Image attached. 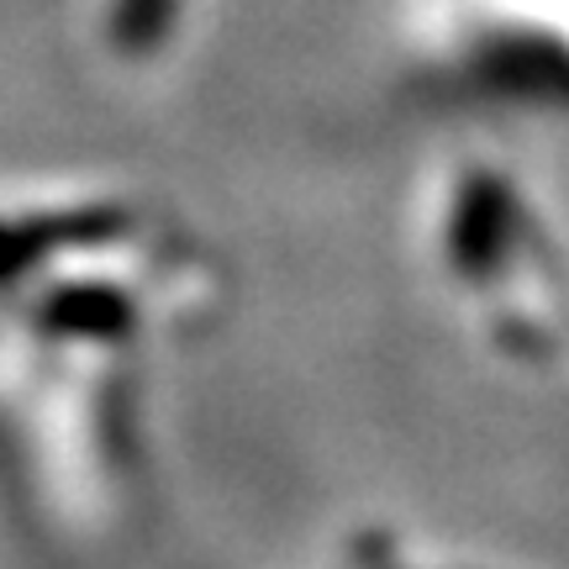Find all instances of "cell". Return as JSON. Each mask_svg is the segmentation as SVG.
Instances as JSON below:
<instances>
[{
  "label": "cell",
  "instance_id": "cell-1",
  "mask_svg": "<svg viewBox=\"0 0 569 569\" xmlns=\"http://www.w3.org/2000/svg\"><path fill=\"white\" fill-rule=\"evenodd\" d=\"M507 196L496 180H475L459 201V222H453V259L465 269H490L501 259L507 243Z\"/></svg>",
  "mask_w": 569,
  "mask_h": 569
},
{
  "label": "cell",
  "instance_id": "cell-2",
  "mask_svg": "<svg viewBox=\"0 0 569 569\" xmlns=\"http://www.w3.org/2000/svg\"><path fill=\"white\" fill-rule=\"evenodd\" d=\"M169 11H174V0H122L117 38H122L127 53H148L159 42V32L169 27Z\"/></svg>",
  "mask_w": 569,
  "mask_h": 569
},
{
  "label": "cell",
  "instance_id": "cell-3",
  "mask_svg": "<svg viewBox=\"0 0 569 569\" xmlns=\"http://www.w3.org/2000/svg\"><path fill=\"white\" fill-rule=\"evenodd\" d=\"M53 317L63 327H90V332H111V327L127 322V306L111 296V290H80L74 301H59Z\"/></svg>",
  "mask_w": 569,
  "mask_h": 569
}]
</instances>
